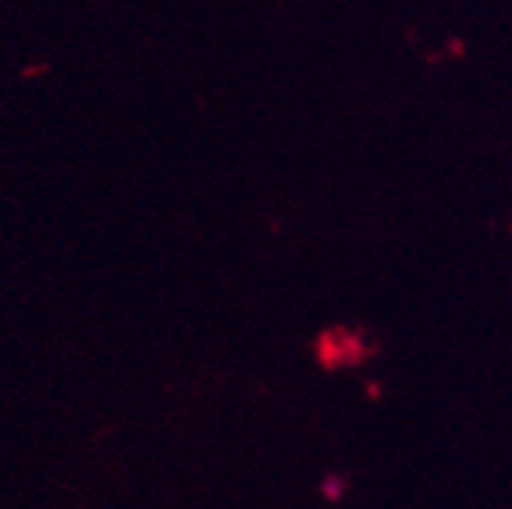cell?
Returning a JSON list of instances; mask_svg holds the SVG:
<instances>
[{
    "label": "cell",
    "mask_w": 512,
    "mask_h": 509,
    "mask_svg": "<svg viewBox=\"0 0 512 509\" xmlns=\"http://www.w3.org/2000/svg\"><path fill=\"white\" fill-rule=\"evenodd\" d=\"M348 491V482L342 476H324V482H320V494H324L330 503H339Z\"/></svg>",
    "instance_id": "1"
}]
</instances>
